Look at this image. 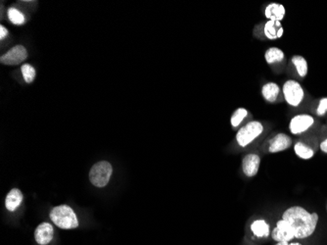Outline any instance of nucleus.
<instances>
[{
    "instance_id": "25",
    "label": "nucleus",
    "mask_w": 327,
    "mask_h": 245,
    "mask_svg": "<svg viewBox=\"0 0 327 245\" xmlns=\"http://www.w3.org/2000/svg\"><path fill=\"white\" fill-rule=\"evenodd\" d=\"M320 149L324 152V153H327V138L325 140H323L321 143H320Z\"/></svg>"
},
{
    "instance_id": "13",
    "label": "nucleus",
    "mask_w": 327,
    "mask_h": 245,
    "mask_svg": "<svg viewBox=\"0 0 327 245\" xmlns=\"http://www.w3.org/2000/svg\"><path fill=\"white\" fill-rule=\"evenodd\" d=\"M284 30L281 22L268 20L264 25V34L268 39H278L283 35Z\"/></svg>"
},
{
    "instance_id": "10",
    "label": "nucleus",
    "mask_w": 327,
    "mask_h": 245,
    "mask_svg": "<svg viewBox=\"0 0 327 245\" xmlns=\"http://www.w3.org/2000/svg\"><path fill=\"white\" fill-rule=\"evenodd\" d=\"M291 144L292 139L290 138V136L285 133H279L270 141L268 150L270 153H278L289 148Z\"/></svg>"
},
{
    "instance_id": "2",
    "label": "nucleus",
    "mask_w": 327,
    "mask_h": 245,
    "mask_svg": "<svg viewBox=\"0 0 327 245\" xmlns=\"http://www.w3.org/2000/svg\"><path fill=\"white\" fill-rule=\"evenodd\" d=\"M50 219L63 229H72L79 227V221L74 210L68 205L54 207L50 212Z\"/></svg>"
},
{
    "instance_id": "11",
    "label": "nucleus",
    "mask_w": 327,
    "mask_h": 245,
    "mask_svg": "<svg viewBox=\"0 0 327 245\" xmlns=\"http://www.w3.org/2000/svg\"><path fill=\"white\" fill-rule=\"evenodd\" d=\"M261 159L257 154H248L243 158L242 169L247 177H254L259 172Z\"/></svg>"
},
{
    "instance_id": "16",
    "label": "nucleus",
    "mask_w": 327,
    "mask_h": 245,
    "mask_svg": "<svg viewBox=\"0 0 327 245\" xmlns=\"http://www.w3.org/2000/svg\"><path fill=\"white\" fill-rule=\"evenodd\" d=\"M264 58L268 64H274V63L281 62L284 59V53L280 48L270 47L266 50L264 54Z\"/></svg>"
},
{
    "instance_id": "18",
    "label": "nucleus",
    "mask_w": 327,
    "mask_h": 245,
    "mask_svg": "<svg viewBox=\"0 0 327 245\" xmlns=\"http://www.w3.org/2000/svg\"><path fill=\"white\" fill-rule=\"evenodd\" d=\"M292 63L295 66L300 77L305 78L308 75V63L307 60L300 55H295L292 57Z\"/></svg>"
},
{
    "instance_id": "6",
    "label": "nucleus",
    "mask_w": 327,
    "mask_h": 245,
    "mask_svg": "<svg viewBox=\"0 0 327 245\" xmlns=\"http://www.w3.org/2000/svg\"><path fill=\"white\" fill-rule=\"evenodd\" d=\"M28 52L23 45H17L1 56L0 61L5 65H18L27 59Z\"/></svg>"
},
{
    "instance_id": "9",
    "label": "nucleus",
    "mask_w": 327,
    "mask_h": 245,
    "mask_svg": "<svg viewBox=\"0 0 327 245\" xmlns=\"http://www.w3.org/2000/svg\"><path fill=\"white\" fill-rule=\"evenodd\" d=\"M54 235L53 227L48 223H42L39 225L34 231V238L36 242L40 245L48 244Z\"/></svg>"
},
{
    "instance_id": "22",
    "label": "nucleus",
    "mask_w": 327,
    "mask_h": 245,
    "mask_svg": "<svg viewBox=\"0 0 327 245\" xmlns=\"http://www.w3.org/2000/svg\"><path fill=\"white\" fill-rule=\"evenodd\" d=\"M21 71H22V74H23V77H24L25 81L28 83L33 82V81L35 78V70H34V68L32 65H30V64H24L22 66V68H21Z\"/></svg>"
},
{
    "instance_id": "14",
    "label": "nucleus",
    "mask_w": 327,
    "mask_h": 245,
    "mask_svg": "<svg viewBox=\"0 0 327 245\" xmlns=\"http://www.w3.org/2000/svg\"><path fill=\"white\" fill-rule=\"evenodd\" d=\"M22 202H23V194H22V192L19 189L14 188L6 196L5 206H6V208H7L8 211L14 212L15 210L18 209V207L22 204Z\"/></svg>"
},
{
    "instance_id": "15",
    "label": "nucleus",
    "mask_w": 327,
    "mask_h": 245,
    "mask_svg": "<svg viewBox=\"0 0 327 245\" xmlns=\"http://www.w3.org/2000/svg\"><path fill=\"white\" fill-rule=\"evenodd\" d=\"M279 92L280 88L276 82H267L262 88V94L264 99L268 102H275Z\"/></svg>"
},
{
    "instance_id": "24",
    "label": "nucleus",
    "mask_w": 327,
    "mask_h": 245,
    "mask_svg": "<svg viewBox=\"0 0 327 245\" xmlns=\"http://www.w3.org/2000/svg\"><path fill=\"white\" fill-rule=\"evenodd\" d=\"M7 33H8V31L3 26L0 27V38L3 39L7 35Z\"/></svg>"
},
{
    "instance_id": "5",
    "label": "nucleus",
    "mask_w": 327,
    "mask_h": 245,
    "mask_svg": "<svg viewBox=\"0 0 327 245\" xmlns=\"http://www.w3.org/2000/svg\"><path fill=\"white\" fill-rule=\"evenodd\" d=\"M283 95L286 102L291 106H299L304 99L305 92L302 85L293 80L285 82L283 84Z\"/></svg>"
},
{
    "instance_id": "23",
    "label": "nucleus",
    "mask_w": 327,
    "mask_h": 245,
    "mask_svg": "<svg viewBox=\"0 0 327 245\" xmlns=\"http://www.w3.org/2000/svg\"><path fill=\"white\" fill-rule=\"evenodd\" d=\"M327 112V97H323L320 99L317 109H316V114L318 116H323Z\"/></svg>"
},
{
    "instance_id": "26",
    "label": "nucleus",
    "mask_w": 327,
    "mask_h": 245,
    "mask_svg": "<svg viewBox=\"0 0 327 245\" xmlns=\"http://www.w3.org/2000/svg\"><path fill=\"white\" fill-rule=\"evenodd\" d=\"M277 245H301L300 243H288V242H285V241H282V242H278Z\"/></svg>"
},
{
    "instance_id": "21",
    "label": "nucleus",
    "mask_w": 327,
    "mask_h": 245,
    "mask_svg": "<svg viewBox=\"0 0 327 245\" xmlns=\"http://www.w3.org/2000/svg\"><path fill=\"white\" fill-rule=\"evenodd\" d=\"M8 17L9 20L14 24V25H23L25 23V16L23 13H21L19 10L15 8H10L8 10Z\"/></svg>"
},
{
    "instance_id": "12",
    "label": "nucleus",
    "mask_w": 327,
    "mask_h": 245,
    "mask_svg": "<svg viewBox=\"0 0 327 245\" xmlns=\"http://www.w3.org/2000/svg\"><path fill=\"white\" fill-rule=\"evenodd\" d=\"M285 13L286 11H285L284 6L277 2L269 3L264 10V16L266 17V19L270 21L281 22L285 17Z\"/></svg>"
},
{
    "instance_id": "3",
    "label": "nucleus",
    "mask_w": 327,
    "mask_h": 245,
    "mask_svg": "<svg viewBox=\"0 0 327 245\" xmlns=\"http://www.w3.org/2000/svg\"><path fill=\"white\" fill-rule=\"evenodd\" d=\"M113 169L111 164L107 161L96 163L89 172V180L91 183L97 187L105 186L110 180Z\"/></svg>"
},
{
    "instance_id": "4",
    "label": "nucleus",
    "mask_w": 327,
    "mask_h": 245,
    "mask_svg": "<svg viewBox=\"0 0 327 245\" xmlns=\"http://www.w3.org/2000/svg\"><path fill=\"white\" fill-rule=\"evenodd\" d=\"M262 131L263 127L262 123L258 121H252L238 131L236 134V140L240 146L245 147L255 140L262 132Z\"/></svg>"
},
{
    "instance_id": "17",
    "label": "nucleus",
    "mask_w": 327,
    "mask_h": 245,
    "mask_svg": "<svg viewBox=\"0 0 327 245\" xmlns=\"http://www.w3.org/2000/svg\"><path fill=\"white\" fill-rule=\"evenodd\" d=\"M251 229L258 237H266L269 234V226L263 220L255 221L251 226Z\"/></svg>"
},
{
    "instance_id": "20",
    "label": "nucleus",
    "mask_w": 327,
    "mask_h": 245,
    "mask_svg": "<svg viewBox=\"0 0 327 245\" xmlns=\"http://www.w3.org/2000/svg\"><path fill=\"white\" fill-rule=\"evenodd\" d=\"M247 115H248V111L245 108H238L237 110H235L230 119L231 126L233 128L238 127L243 122V120L247 117Z\"/></svg>"
},
{
    "instance_id": "8",
    "label": "nucleus",
    "mask_w": 327,
    "mask_h": 245,
    "mask_svg": "<svg viewBox=\"0 0 327 245\" xmlns=\"http://www.w3.org/2000/svg\"><path fill=\"white\" fill-rule=\"evenodd\" d=\"M272 238L278 242H288L295 238V233L292 227L284 220L278 222L277 228L272 230Z\"/></svg>"
},
{
    "instance_id": "1",
    "label": "nucleus",
    "mask_w": 327,
    "mask_h": 245,
    "mask_svg": "<svg viewBox=\"0 0 327 245\" xmlns=\"http://www.w3.org/2000/svg\"><path fill=\"white\" fill-rule=\"evenodd\" d=\"M282 220L292 227L296 238H306L314 232L318 215L316 213L311 214L300 206H294L283 213Z\"/></svg>"
},
{
    "instance_id": "7",
    "label": "nucleus",
    "mask_w": 327,
    "mask_h": 245,
    "mask_svg": "<svg viewBox=\"0 0 327 245\" xmlns=\"http://www.w3.org/2000/svg\"><path fill=\"white\" fill-rule=\"evenodd\" d=\"M313 123L314 119L311 115H297L291 119L289 129L293 134H299L308 131L313 125Z\"/></svg>"
},
{
    "instance_id": "19",
    "label": "nucleus",
    "mask_w": 327,
    "mask_h": 245,
    "mask_svg": "<svg viewBox=\"0 0 327 245\" xmlns=\"http://www.w3.org/2000/svg\"><path fill=\"white\" fill-rule=\"evenodd\" d=\"M294 150H295V153L302 159H305V160H308V159H311L314 152L311 148H310V147H308L307 145H305L304 143L302 142H298L295 144L294 146Z\"/></svg>"
}]
</instances>
